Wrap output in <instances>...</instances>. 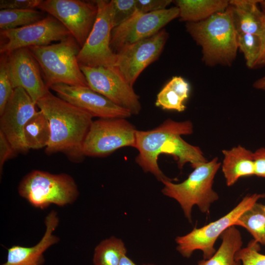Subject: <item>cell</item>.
I'll return each instance as SVG.
<instances>
[{"mask_svg":"<svg viewBox=\"0 0 265 265\" xmlns=\"http://www.w3.org/2000/svg\"><path fill=\"white\" fill-rule=\"evenodd\" d=\"M193 126L189 120L175 121L168 119L158 127L147 131H138L136 133L135 147L138 154L135 158L137 164L145 172L152 174L158 180L169 179L160 169L158 163L160 154L172 156L182 169L186 163L194 168L206 162L207 159L197 146L185 141L181 135L193 132Z\"/></svg>","mask_w":265,"mask_h":265,"instance_id":"cell-1","label":"cell"},{"mask_svg":"<svg viewBox=\"0 0 265 265\" xmlns=\"http://www.w3.org/2000/svg\"><path fill=\"white\" fill-rule=\"evenodd\" d=\"M36 106L50 124L51 137L46 153L61 152L73 161H80L84 157L82 147L93 122L92 115L50 91L37 101Z\"/></svg>","mask_w":265,"mask_h":265,"instance_id":"cell-2","label":"cell"},{"mask_svg":"<svg viewBox=\"0 0 265 265\" xmlns=\"http://www.w3.org/2000/svg\"><path fill=\"white\" fill-rule=\"evenodd\" d=\"M186 28L202 48V60L209 66H231L238 50L237 31L229 5L223 11L202 21L186 23Z\"/></svg>","mask_w":265,"mask_h":265,"instance_id":"cell-3","label":"cell"},{"mask_svg":"<svg viewBox=\"0 0 265 265\" xmlns=\"http://www.w3.org/2000/svg\"><path fill=\"white\" fill-rule=\"evenodd\" d=\"M28 48L38 62L49 88L56 84L88 87L77 59L80 47L72 35L57 43Z\"/></svg>","mask_w":265,"mask_h":265,"instance_id":"cell-4","label":"cell"},{"mask_svg":"<svg viewBox=\"0 0 265 265\" xmlns=\"http://www.w3.org/2000/svg\"><path fill=\"white\" fill-rule=\"evenodd\" d=\"M218 159L202 163L194 168L186 179L175 184L170 179L162 182V193L177 201L186 217L192 222V210L197 205L201 212H209L211 205L218 199L212 189L213 180L221 166Z\"/></svg>","mask_w":265,"mask_h":265,"instance_id":"cell-5","label":"cell"},{"mask_svg":"<svg viewBox=\"0 0 265 265\" xmlns=\"http://www.w3.org/2000/svg\"><path fill=\"white\" fill-rule=\"evenodd\" d=\"M18 191L30 205L40 209L51 204L63 207L72 204L79 195L77 185L69 175L39 170L26 174L20 182Z\"/></svg>","mask_w":265,"mask_h":265,"instance_id":"cell-6","label":"cell"},{"mask_svg":"<svg viewBox=\"0 0 265 265\" xmlns=\"http://www.w3.org/2000/svg\"><path fill=\"white\" fill-rule=\"evenodd\" d=\"M265 197L264 194L245 196L229 213L218 220L200 228H194L186 235L177 237L175 241L177 251L188 258L197 250L203 252L204 259L211 258L216 252L214 244L223 232L236 222L241 215L253 206L258 200Z\"/></svg>","mask_w":265,"mask_h":265,"instance_id":"cell-7","label":"cell"},{"mask_svg":"<svg viewBox=\"0 0 265 265\" xmlns=\"http://www.w3.org/2000/svg\"><path fill=\"white\" fill-rule=\"evenodd\" d=\"M98 12L93 26L77 59L80 64L90 67H111L116 65L117 54L110 47L113 28L111 0H94Z\"/></svg>","mask_w":265,"mask_h":265,"instance_id":"cell-8","label":"cell"},{"mask_svg":"<svg viewBox=\"0 0 265 265\" xmlns=\"http://www.w3.org/2000/svg\"><path fill=\"white\" fill-rule=\"evenodd\" d=\"M136 131L126 118L93 121L83 143V154L84 156L103 157L122 147L135 148Z\"/></svg>","mask_w":265,"mask_h":265,"instance_id":"cell-9","label":"cell"},{"mask_svg":"<svg viewBox=\"0 0 265 265\" xmlns=\"http://www.w3.org/2000/svg\"><path fill=\"white\" fill-rule=\"evenodd\" d=\"M88 87L116 105L138 114L139 96L116 67H90L80 64Z\"/></svg>","mask_w":265,"mask_h":265,"instance_id":"cell-10","label":"cell"},{"mask_svg":"<svg viewBox=\"0 0 265 265\" xmlns=\"http://www.w3.org/2000/svg\"><path fill=\"white\" fill-rule=\"evenodd\" d=\"M37 8L60 22L80 48L93 26L98 12L94 1L41 0Z\"/></svg>","mask_w":265,"mask_h":265,"instance_id":"cell-11","label":"cell"},{"mask_svg":"<svg viewBox=\"0 0 265 265\" xmlns=\"http://www.w3.org/2000/svg\"><path fill=\"white\" fill-rule=\"evenodd\" d=\"M71 35L60 22L48 15L43 19L27 26L0 30V53H8L22 48L48 45Z\"/></svg>","mask_w":265,"mask_h":265,"instance_id":"cell-12","label":"cell"},{"mask_svg":"<svg viewBox=\"0 0 265 265\" xmlns=\"http://www.w3.org/2000/svg\"><path fill=\"white\" fill-rule=\"evenodd\" d=\"M179 16V10L176 6L146 13L136 10L131 17L112 29L110 47L116 53L126 45L154 35Z\"/></svg>","mask_w":265,"mask_h":265,"instance_id":"cell-13","label":"cell"},{"mask_svg":"<svg viewBox=\"0 0 265 265\" xmlns=\"http://www.w3.org/2000/svg\"><path fill=\"white\" fill-rule=\"evenodd\" d=\"M168 38V33L162 29L151 37L126 45L116 52L115 66L131 86L141 72L159 58Z\"/></svg>","mask_w":265,"mask_h":265,"instance_id":"cell-14","label":"cell"},{"mask_svg":"<svg viewBox=\"0 0 265 265\" xmlns=\"http://www.w3.org/2000/svg\"><path fill=\"white\" fill-rule=\"evenodd\" d=\"M35 106L26 92L18 87L14 89L0 114V132L17 153H25L29 150L25 143L24 131L26 123L37 112Z\"/></svg>","mask_w":265,"mask_h":265,"instance_id":"cell-15","label":"cell"},{"mask_svg":"<svg viewBox=\"0 0 265 265\" xmlns=\"http://www.w3.org/2000/svg\"><path fill=\"white\" fill-rule=\"evenodd\" d=\"M7 54L8 74L13 88H23L36 104L50 91L41 76V68L28 48Z\"/></svg>","mask_w":265,"mask_h":265,"instance_id":"cell-16","label":"cell"},{"mask_svg":"<svg viewBox=\"0 0 265 265\" xmlns=\"http://www.w3.org/2000/svg\"><path fill=\"white\" fill-rule=\"evenodd\" d=\"M49 89L62 100L100 119L126 118L132 115L88 86L56 84Z\"/></svg>","mask_w":265,"mask_h":265,"instance_id":"cell-17","label":"cell"},{"mask_svg":"<svg viewBox=\"0 0 265 265\" xmlns=\"http://www.w3.org/2000/svg\"><path fill=\"white\" fill-rule=\"evenodd\" d=\"M58 224L57 212L51 211L45 218L46 230L40 241L31 247L11 246L8 249L6 262L1 265H43L45 251L59 240L53 234Z\"/></svg>","mask_w":265,"mask_h":265,"instance_id":"cell-18","label":"cell"},{"mask_svg":"<svg viewBox=\"0 0 265 265\" xmlns=\"http://www.w3.org/2000/svg\"><path fill=\"white\" fill-rule=\"evenodd\" d=\"M222 154V171L228 186H233L240 177L255 175L253 152L238 145L223 150Z\"/></svg>","mask_w":265,"mask_h":265,"instance_id":"cell-19","label":"cell"},{"mask_svg":"<svg viewBox=\"0 0 265 265\" xmlns=\"http://www.w3.org/2000/svg\"><path fill=\"white\" fill-rule=\"evenodd\" d=\"M260 0H229L238 33L260 36L265 15L260 6Z\"/></svg>","mask_w":265,"mask_h":265,"instance_id":"cell-20","label":"cell"},{"mask_svg":"<svg viewBox=\"0 0 265 265\" xmlns=\"http://www.w3.org/2000/svg\"><path fill=\"white\" fill-rule=\"evenodd\" d=\"M180 20L186 23L198 22L226 10L229 5L227 0H177Z\"/></svg>","mask_w":265,"mask_h":265,"instance_id":"cell-21","label":"cell"},{"mask_svg":"<svg viewBox=\"0 0 265 265\" xmlns=\"http://www.w3.org/2000/svg\"><path fill=\"white\" fill-rule=\"evenodd\" d=\"M221 245L213 255L209 259H203L196 265H241L237 259V252L242 245L241 234L235 226H232L220 235Z\"/></svg>","mask_w":265,"mask_h":265,"instance_id":"cell-22","label":"cell"},{"mask_svg":"<svg viewBox=\"0 0 265 265\" xmlns=\"http://www.w3.org/2000/svg\"><path fill=\"white\" fill-rule=\"evenodd\" d=\"M189 85L182 77L174 76L157 95L155 105L163 109L184 111V102L189 93Z\"/></svg>","mask_w":265,"mask_h":265,"instance_id":"cell-23","label":"cell"},{"mask_svg":"<svg viewBox=\"0 0 265 265\" xmlns=\"http://www.w3.org/2000/svg\"><path fill=\"white\" fill-rule=\"evenodd\" d=\"M25 143L28 149L46 148L51 137L49 122L40 110L26 123L24 131Z\"/></svg>","mask_w":265,"mask_h":265,"instance_id":"cell-24","label":"cell"},{"mask_svg":"<svg viewBox=\"0 0 265 265\" xmlns=\"http://www.w3.org/2000/svg\"><path fill=\"white\" fill-rule=\"evenodd\" d=\"M127 249L123 240L111 237L100 242L95 247L93 257V265H119Z\"/></svg>","mask_w":265,"mask_h":265,"instance_id":"cell-25","label":"cell"},{"mask_svg":"<svg viewBox=\"0 0 265 265\" xmlns=\"http://www.w3.org/2000/svg\"><path fill=\"white\" fill-rule=\"evenodd\" d=\"M44 12L35 9H0V30L14 29L38 22L45 17Z\"/></svg>","mask_w":265,"mask_h":265,"instance_id":"cell-26","label":"cell"},{"mask_svg":"<svg viewBox=\"0 0 265 265\" xmlns=\"http://www.w3.org/2000/svg\"><path fill=\"white\" fill-rule=\"evenodd\" d=\"M264 207V205L256 203L241 215L235 226L245 228L255 240L265 245V211Z\"/></svg>","mask_w":265,"mask_h":265,"instance_id":"cell-27","label":"cell"},{"mask_svg":"<svg viewBox=\"0 0 265 265\" xmlns=\"http://www.w3.org/2000/svg\"><path fill=\"white\" fill-rule=\"evenodd\" d=\"M237 44L238 49L244 55L246 66L249 68H254L261 50L259 36L249 33H238Z\"/></svg>","mask_w":265,"mask_h":265,"instance_id":"cell-28","label":"cell"},{"mask_svg":"<svg viewBox=\"0 0 265 265\" xmlns=\"http://www.w3.org/2000/svg\"><path fill=\"white\" fill-rule=\"evenodd\" d=\"M14 89L8 74L7 54L0 53V114L13 93Z\"/></svg>","mask_w":265,"mask_h":265,"instance_id":"cell-29","label":"cell"},{"mask_svg":"<svg viewBox=\"0 0 265 265\" xmlns=\"http://www.w3.org/2000/svg\"><path fill=\"white\" fill-rule=\"evenodd\" d=\"M260 249L259 243L253 239L237 252L236 257L243 265H265V255L260 253Z\"/></svg>","mask_w":265,"mask_h":265,"instance_id":"cell-30","label":"cell"},{"mask_svg":"<svg viewBox=\"0 0 265 265\" xmlns=\"http://www.w3.org/2000/svg\"><path fill=\"white\" fill-rule=\"evenodd\" d=\"M111 1L114 27L128 19L136 10V0H111Z\"/></svg>","mask_w":265,"mask_h":265,"instance_id":"cell-31","label":"cell"},{"mask_svg":"<svg viewBox=\"0 0 265 265\" xmlns=\"http://www.w3.org/2000/svg\"><path fill=\"white\" fill-rule=\"evenodd\" d=\"M171 0H136V8L138 11L146 13L166 9Z\"/></svg>","mask_w":265,"mask_h":265,"instance_id":"cell-32","label":"cell"},{"mask_svg":"<svg viewBox=\"0 0 265 265\" xmlns=\"http://www.w3.org/2000/svg\"><path fill=\"white\" fill-rule=\"evenodd\" d=\"M41 0H0V9H35Z\"/></svg>","mask_w":265,"mask_h":265,"instance_id":"cell-33","label":"cell"},{"mask_svg":"<svg viewBox=\"0 0 265 265\" xmlns=\"http://www.w3.org/2000/svg\"><path fill=\"white\" fill-rule=\"evenodd\" d=\"M17 154L4 135L0 132V172L2 171L4 163Z\"/></svg>","mask_w":265,"mask_h":265,"instance_id":"cell-34","label":"cell"},{"mask_svg":"<svg viewBox=\"0 0 265 265\" xmlns=\"http://www.w3.org/2000/svg\"><path fill=\"white\" fill-rule=\"evenodd\" d=\"M253 154L255 175L265 178V148L258 149Z\"/></svg>","mask_w":265,"mask_h":265,"instance_id":"cell-35","label":"cell"},{"mask_svg":"<svg viewBox=\"0 0 265 265\" xmlns=\"http://www.w3.org/2000/svg\"><path fill=\"white\" fill-rule=\"evenodd\" d=\"M264 13L263 25L259 36L261 41L260 53L254 68L265 66V12Z\"/></svg>","mask_w":265,"mask_h":265,"instance_id":"cell-36","label":"cell"},{"mask_svg":"<svg viewBox=\"0 0 265 265\" xmlns=\"http://www.w3.org/2000/svg\"><path fill=\"white\" fill-rule=\"evenodd\" d=\"M253 86L255 89L265 91V75L256 80Z\"/></svg>","mask_w":265,"mask_h":265,"instance_id":"cell-37","label":"cell"},{"mask_svg":"<svg viewBox=\"0 0 265 265\" xmlns=\"http://www.w3.org/2000/svg\"><path fill=\"white\" fill-rule=\"evenodd\" d=\"M119 265H137L134 262H133L130 258H129L126 255H124Z\"/></svg>","mask_w":265,"mask_h":265,"instance_id":"cell-38","label":"cell"},{"mask_svg":"<svg viewBox=\"0 0 265 265\" xmlns=\"http://www.w3.org/2000/svg\"><path fill=\"white\" fill-rule=\"evenodd\" d=\"M259 5L261 9L265 12V0H260Z\"/></svg>","mask_w":265,"mask_h":265,"instance_id":"cell-39","label":"cell"},{"mask_svg":"<svg viewBox=\"0 0 265 265\" xmlns=\"http://www.w3.org/2000/svg\"><path fill=\"white\" fill-rule=\"evenodd\" d=\"M144 265H153V264H145Z\"/></svg>","mask_w":265,"mask_h":265,"instance_id":"cell-40","label":"cell"},{"mask_svg":"<svg viewBox=\"0 0 265 265\" xmlns=\"http://www.w3.org/2000/svg\"><path fill=\"white\" fill-rule=\"evenodd\" d=\"M264 210L265 211V206H264Z\"/></svg>","mask_w":265,"mask_h":265,"instance_id":"cell-41","label":"cell"}]
</instances>
